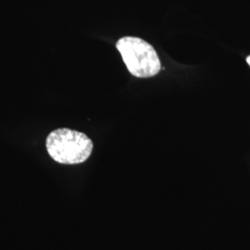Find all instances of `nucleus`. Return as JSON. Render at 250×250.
<instances>
[{
  "instance_id": "nucleus-1",
  "label": "nucleus",
  "mask_w": 250,
  "mask_h": 250,
  "mask_svg": "<svg viewBox=\"0 0 250 250\" xmlns=\"http://www.w3.org/2000/svg\"><path fill=\"white\" fill-rule=\"evenodd\" d=\"M45 146L54 161L61 164L73 165L88 160L94 146L86 134L68 128H61L48 134Z\"/></svg>"
},
{
  "instance_id": "nucleus-3",
  "label": "nucleus",
  "mask_w": 250,
  "mask_h": 250,
  "mask_svg": "<svg viewBox=\"0 0 250 250\" xmlns=\"http://www.w3.org/2000/svg\"><path fill=\"white\" fill-rule=\"evenodd\" d=\"M247 62H248V64L250 66V56H249V57L247 58Z\"/></svg>"
},
{
  "instance_id": "nucleus-2",
  "label": "nucleus",
  "mask_w": 250,
  "mask_h": 250,
  "mask_svg": "<svg viewBox=\"0 0 250 250\" xmlns=\"http://www.w3.org/2000/svg\"><path fill=\"white\" fill-rule=\"evenodd\" d=\"M117 49L129 72L137 78H149L161 72L160 58L149 43L139 37L125 36L118 40Z\"/></svg>"
}]
</instances>
